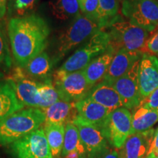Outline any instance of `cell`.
Returning a JSON list of instances; mask_svg holds the SVG:
<instances>
[{
    "label": "cell",
    "mask_w": 158,
    "mask_h": 158,
    "mask_svg": "<svg viewBox=\"0 0 158 158\" xmlns=\"http://www.w3.org/2000/svg\"><path fill=\"white\" fill-rule=\"evenodd\" d=\"M50 27L37 14L13 18L7 25L12 54L15 64L24 68L31 59L43 52L48 45Z\"/></svg>",
    "instance_id": "cell-1"
},
{
    "label": "cell",
    "mask_w": 158,
    "mask_h": 158,
    "mask_svg": "<svg viewBox=\"0 0 158 158\" xmlns=\"http://www.w3.org/2000/svg\"><path fill=\"white\" fill-rule=\"evenodd\" d=\"M45 114L37 108L21 109L0 121V145H10L40 128Z\"/></svg>",
    "instance_id": "cell-2"
},
{
    "label": "cell",
    "mask_w": 158,
    "mask_h": 158,
    "mask_svg": "<svg viewBox=\"0 0 158 158\" xmlns=\"http://www.w3.org/2000/svg\"><path fill=\"white\" fill-rule=\"evenodd\" d=\"M98 23L80 14L61 33L56 43V50L52 61L59 62L68 53L100 30Z\"/></svg>",
    "instance_id": "cell-3"
},
{
    "label": "cell",
    "mask_w": 158,
    "mask_h": 158,
    "mask_svg": "<svg viewBox=\"0 0 158 158\" xmlns=\"http://www.w3.org/2000/svg\"><path fill=\"white\" fill-rule=\"evenodd\" d=\"M108 28L110 45L116 52L120 48H125L143 54L144 47L149 37V31L130 21H124L120 15Z\"/></svg>",
    "instance_id": "cell-4"
},
{
    "label": "cell",
    "mask_w": 158,
    "mask_h": 158,
    "mask_svg": "<svg viewBox=\"0 0 158 158\" xmlns=\"http://www.w3.org/2000/svg\"><path fill=\"white\" fill-rule=\"evenodd\" d=\"M109 45V34L100 29L91 36L78 50L75 51L59 69L67 73L84 70L92 59L100 56L107 50Z\"/></svg>",
    "instance_id": "cell-5"
},
{
    "label": "cell",
    "mask_w": 158,
    "mask_h": 158,
    "mask_svg": "<svg viewBox=\"0 0 158 158\" xmlns=\"http://www.w3.org/2000/svg\"><path fill=\"white\" fill-rule=\"evenodd\" d=\"M52 80L60 100L66 102H77L86 98L92 88L84 70L67 73L58 69L53 74Z\"/></svg>",
    "instance_id": "cell-6"
},
{
    "label": "cell",
    "mask_w": 158,
    "mask_h": 158,
    "mask_svg": "<svg viewBox=\"0 0 158 158\" xmlns=\"http://www.w3.org/2000/svg\"><path fill=\"white\" fill-rule=\"evenodd\" d=\"M122 13L129 21L152 32L158 27V0H124Z\"/></svg>",
    "instance_id": "cell-7"
},
{
    "label": "cell",
    "mask_w": 158,
    "mask_h": 158,
    "mask_svg": "<svg viewBox=\"0 0 158 158\" xmlns=\"http://www.w3.org/2000/svg\"><path fill=\"white\" fill-rule=\"evenodd\" d=\"M16 158H53L44 129H38L10 144Z\"/></svg>",
    "instance_id": "cell-8"
},
{
    "label": "cell",
    "mask_w": 158,
    "mask_h": 158,
    "mask_svg": "<svg viewBox=\"0 0 158 158\" xmlns=\"http://www.w3.org/2000/svg\"><path fill=\"white\" fill-rule=\"evenodd\" d=\"M5 81L11 85L21 103L29 108H37L40 102V82L31 78L24 69L17 66L10 72Z\"/></svg>",
    "instance_id": "cell-9"
},
{
    "label": "cell",
    "mask_w": 158,
    "mask_h": 158,
    "mask_svg": "<svg viewBox=\"0 0 158 158\" xmlns=\"http://www.w3.org/2000/svg\"><path fill=\"white\" fill-rule=\"evenodd\" d=\"M103 132L110 144L121 149L132 134V114L127 108L122 107L110 112Z\"/></svg>",
    "instance_id": "cell-10"
},
{
    "label": "cell",
    "mask_w": 158,
    "mask_h": 158,
    "mask_svg": "<svg viewBox=\"0 0 158 158\" xmlns=\"http://www.w3.org/2000/svg\"><path fill=\"white\" fill-rule=\"evenodd\" d=\"M73 123L78 127L88 158H100L106 153L108 140L103 130L82 121L78 116Z\"/></svg>",
    "instance_id": "cell-11"
},
{
    "label": "cell",
    "mask_w": 158,
    "mask_h": 158,
    "mask_svg": "<svg viewBox=\"0 0 158 158\" xmlns=\"http://www.w3.org/2000/svg\"><path fill=\"white\" fill-rule=\"evenodd\" d=\"M140 60L133 65L129 72L112 84L119 94L123 106L127 109H135L143 100L138 85Z\"/></svg>",
    "instance_id": "cell-12"
},
{
    "label": "cell",
    "mask_w": 158,
    "mask_h": 158,
    "mask_svg": "<svg viewBox=\"0 0 158 158\" xmlns=\"http://www.w3.org/2000/svg\"><path fill=\"white\" fill-rule=\"evenodd\" d=\"M138 85L143 100L158 88V59L156 56L142 55L138 69Z\"/></svg>",
    "instance_id": "cell-13"
},
{
    "label": "cell",
    "mask_w": 158,
    "mask_h": 158,
    "mask_svg": "<svg viewBox=\"0 0 158 158\" xmlns=\"http://www.w3.org/2000/svg\"><path fill=\"white\" fill-rule=\"evenodd\" d=\"M155 135V130L150 129L143 133L129 135L118 152L119 158H146L148 156Z\"/></svg>",
    "instance_id": "cell-14"
},
{
    "label": "cell",
    "mask_w": 158,
    "mask_h": 158,
    "mask_svg": "<svg viewBox=\"0 0 158 158\" xmlns=\"http://www.w3.org/2000/svg\"><path fill=\"white\" fill-rule=\"evenodd\" d=\"M143 54L141 52L120 48L114 55L103 80L113 84L129 72L133 65L141 59Z\"/></svg>",
    "instance_id": "cell-15"
},
{
    "label": "cell",
    "mask_w": 158,
    "mask_h": 158,
    "mask_svg": "<svg viewBox=\"0 0 158 158\" xmlns=\"http://www.w3.org/2000/svg\"><path fill=\"white\" fill-rule=\"evenodd\" d=\"M75 105L78 118L103 130L110 114V110L88 98L76 102Z\"/></svg>",
    "instance_id": "cell-16"
},
{
    "label": "cell",
    "mask_w": 158,
    "mask_h": 158,
    "mask_svg": "<svg viewBox=\"0 0 158 158\" xmlns=\"http://www.w3.org/2000/svg\"><path fill=\"white\" fill-rule=\"evenodd\" d=\"M86 98L104 106L110 112L124 106L119 94L113 85L106 80L94 85Z\"/></svg>",
    "instance_id": "cell-17"
},
{
    "label": "cell",
    "mask_w": 158,
    "mask_h": 158,
    "mask_svg": "<svg viewBox=\"0 0 158 158\" xmlns=\"http://www.w3.org/2000/svg\"><path fill=\"white\" fill-rule=\"evenodd\" d=\"M116 53V51L109 45L107 50L92 59L84 69L86 80L92 87L103 80Z\"/></svg>",
    "instance_id": "cell-18"
},
{
    "label": "cell",
    "mask_w": 158,
    "mask_h": 158,
    "mask_svg": "<svg viewBox=\"0 0 158 158\" xmlns=\"http://www.w3.org/2000/svg\"><path fill=\"white\" fill-rule=\"evenodd\" d=\"M76 102H66L59 100L50 107L43 110L45 114V123L61 124L66 125L73 123L78 116Z\"/></svg>",
    "instance_id": "cell-19"
},
{
    "label": "cell",
    "mask_w": 158,
    "mask_h": 158,
    "mask_svg": "<svg viewBox=\"0 0 158 158\" xmlns=\"http://www.w3.org/2000/svg\"><path fill=\"white\" fill-rule=\"evenodd\" d=\"M23 108L11 85L7 81H0V121Z\"/></svg>",
    "instance_id": "cell-20"
},
{
    "label": "cell",
    "mask_w": 158,
    "mask_h": 158,
    "mask_svg": "<svg viewBox=\"0 0 158 158\" xmlns=\"http://www.w3.org/2000/svg\"><path fill=\"white\" fill-rule=\"evenodd\" d=\"M53 66L54 63L52 59H50L46 52L43 51L31 59L23 69L31 78L43 81L51 78Z\"/></svg>",
    "instance_id": "cell-21"
},
{
    "label": "cell",
    "mask_w": 158,
    "mask_h": 158,
    "mask_svg": "<svg viewBox=\"0 0 158 158\" xmlns=\"http://www.w3.org/2000/svg\"><path fill=\"white\" fill-rule=\"evenodd\" d=\"M158 122V109L136 108L132 116V134L147 131Z\"/></svg>",
    "instance_id": "cell-22"
},
{
    "label": "cell",
    "mask_w": 158,
    "mask_h": 158,
    "mask_svg": "<svg viewBox=\"0 0 158 158\" xmlns=\"http://www.w3.org/2000/svg\"><path fill=\"white\" fill-rule=\"evenodd\" d=\"M48 5L51 14L59 21L75 19L81 14L77 0H51Z\"/></svg>",
    "instance_id": "cell-23"
},
{
    "label": "cell",
    "mask_w": 158,
    "mask_h": 158,
    "mask_svg": "<svg viewBox=\"0 0 158 158\" xmlns=\"http://www.w3.org/2000/svg\"><path fill=\"white\" fill-rule=\"evenodd\" d=\"M44 131L53 157H58L62 151L65 125L61 124L45 123Z\"/></svg>",
    "instance_id": "cell-24"
},
{
    "label": "cell",
    "mask_w": 158,
    "mask_h": 158,
    "mask_svg": "<svg viewBox=\"0 0 158 158\" xmlns=\"http://www.w3.org/2000/svg\"><path fill=\"white\" fill-rule=\"evenodd\" d=\"M73 152H78L81 155L87 156L84 145L81 141L78 127L73 123H68L65 125L64 139L62 153L64 157Z\"/></svg>",
    "instance_id": "cell-25"
},
{
    "label": "cell",
    "mask_w": 158,
    "mask_h": 158,
    "mask_svg": "<svg viewBox=\"0 0 158 158\" xmlns=\"http://www.w3.org/2000/svg\"><path fill=\"white\" fill-rule=\"evenodd\" d=\"M118 0H99V22L100 29L109 27L118 15Z\"/></svg>",
    "instance_id": "cell-26"
},
{
    "label": "cell",
    "mask_w": 158,
    "mask_h": 158,
    "mask_svg": "<svg viewBox=\"0 0 158 158\" xmlns=\"http://www.w3.org/2000/svg\"><path fill=\"white\" fill-rule=\"evenodd\" d=\"M40 102L37 108L45 110L60 100L59 94L53 84L52 78L40 82L38 87Z\"/></svg>",
    "instance_id": "cell-27"
},
{
    "label": "cell",
    "mask_w": 158,
    "mask_h": 158,
    "mask_svg": "<svg viewBox=\"0 0 158 158\" xmlns=\"http://www.w3.org/2000/svg\"><path fill=\"white\" fill-rule=\"evenodd\" d=\"M12 66V59L8 44L3 29L0 27V78L4 76Z\"/></svg>",
    "instance_id": "cell-28"
},
{
    "label": "cell",
    "mask_w": 158,
    "mask_h": 158,
    "mask_svg": "<svg viewBox=\"0 0 158 158\" xmlns=\"http://www.w3.org/2000/svg\"><path fill=\"white\" fill-rule=\"evenodd\" d=\"M39 0H14L13 7L20 17L27 15L35 8Z\"/></svg>",
    "instance_id": "cell-29"
},
{
    "label": "cell",
    "mask_w": 158,
    "mask_h": 158,
    "mask_svg": "<svg viewBox=\"0 0 158 158\" xmlns=\"http://www.w3.org/2000/svg\"><path fill=\"white\" fill-rule=\"evenodd\" d=\"M99 0H85L82 13L89 19L94 22H99ZM99 25V24H98ZM100 27V26H99Z\"/></svg>",
    "instance_id": "cell-30"
},
{
    "label": "cell",
    "mask_w": 158,
    "mask_h": 158,
    "mask_svg": "<svg viewBox=\"0 0 158 158\" xmlns=\"http://www.w3.org/2000/svg\"><path fill=\"white\" fill-rule=\"evenodd\" d=\"M143 54L158 56V29L153 31L151 36L148 38L143 49Z\"/></svg>",
    "instance_id": "cell-31"
},
{
    "label": "cell",
    "mask_w": 158,
    "mask_h": 158,
    "mask_svg": "<svg viewBox=\"0 0 158 158\" xmlns=\"http://www.w3.org/2000/svg\"><path fill=\"white\" fill-rule=\"evenodd\" d=\"M139 106L152 110L158 109V88L154 91L149 96L144 98Z\"/></svg>",
    "instance_id": "cell-32"
},
{
    "label": "cell",
    "mask_w": 158,
    "mask_h": 158,
    "mask_svg": "<svg viewBox=\"0 0 158 158\" xmlns=\"http://www.w3.org/2000/svg\"><path fill=\"white\" fill-rule=\"evenodd\" d=\"M157 149H158V128L155 133L153 141H152V143L151 147H150V148H149V152H148V155H149V154L155 152L156 150H157Z\"/></svg>",
    "instance_id": "cell-33"
},
{
    "label": "cell",
    "mask_w": 158,
    "mask_h": 158,
    "mask_svg": "<svg viewBox=\"0 0 158 158\" xmlns=\"http://www.w3.org/2000/svg\"><path fill=\"white\" fill-rule=\"evenodd\" d=\"M7 0H0V19L5 16L7 12Z\"/></svg>",
    "instance_id": "cell-34"
},
{
    "label": "cell",
    "mask_w": 158,
    "mask_h": 158,
    "mask_svg": "<svg viewBox=\"0 0 158 158\" xmlns=\"http://www.w3.org/2000/svg\"><path fill=\"white\" fill-rule=\"evenodd\" d=\"M101 158H119V155H118V152L116 150H112L109 152L105 154Z\"/></svg>",
    "instance_id": "cell-35"
},
{
    "label": "cell",
    "mask_w": 158,
    "mask_h": 158,
    "mask_svg": "<svg viewBox=\"0 0 158 158\" xmlns=\"http://www.w3.org/2000/svg\"><path fill=\"white\" fill-rule=\"evenodd\" d=\"M77 1H78V4H79V5H80V9H81V11H82L83 7H84V4L85 0H77Z\"/></svg>",
    "instance_id": "cell-36"
},
{
    "label": "cell",
    "mask_w": 158,
    "mask_h": 158,
    "mask_svg": "<svg viewBox=\"0 0 158 158\" xmlns=\"http://www.w3.org/2000/svg\"><path fill=\"white\" fill-rule=\"evenodd\" d=\"M146 158H157V157H156V155H155V153L152 152V153L149 154V155H148Z\"/></svg>",
    "instance_id": "cell-37"
},
{
    "label": "cell",
    "mask_w": 158,
    "mask_h": 158,
    "mask_svg": "<svg viewBox=\"0 0 158 158\" xmlns=\"http://www.w3.org/2000/svg\"><path fill=\"white\" fill-rule=\"evenodd\" d=\"M154 153H155V155H156V157H157V158H158V149L156 150V151Z\"/></svg>",
    "instance_id": "cell-38"
},
{
    "label": "cell",
    "mask_w": 158,
    "mask_h": 158,
    "mask_svg": "<svg viewBox=\"0 0 158 158\" xmlns=\"http://www.w3.org/2000/svg\"><path fill=\"white\" fill-rule=\"evenodd\" d=\"M118 1H119V2H123L124 0H118Z\"/></svg>",
    "instance_id": "cell-39"
},
{
    "label": "cell",
    "mask_w": 158,
    "mask_h": 158,
    "mask_svg": "<svg viewBox=\"0 0 158 158\" xmlns=\"http://www.w3.org/2000/svg\"><path fill=\"white\" fill-rule=\"evenodd\" d=\"M157 59H158V56H157Z\"/></svg>",
    "instance_id": "cell-40"
},
{
    "label": "cell",
    "mask_w": 158,
    "mask_h": 158,
    "mask_svg": "<svg viewBox=\"0 0 158 158\" xmlns=\"http://www.w3.org/2000/svg\"><path fill=\"white\" fill-rule=\"evenodd\" d=\"M157 29H158V27H157Z\"/></svg>",
    "instance_id": "cell-41"
}]
</instances>
